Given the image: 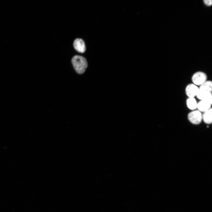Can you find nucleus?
I'll return each mask as SVG.
<instances>
[{"instance_id": "9b49d317", "label": "nucleus", "mask_w": 212, "mask_h": 212, "mask_svg": "<svg viewBox=\"0 0 212 212\" xmlns=\"http://www.w3.org/2000/svg\"><path fill=\"white\" fill-rule=\"evenodd\" d=\"M204 2L206 5L209 6H211L212 4L211 0H204Z\"/></svg>"}, {"instance_id": "20e7f679", "label": "nucleus", "mask_w": 212, "mask_h": 212, "mask_svg": "<svg viewBox=\"0 0 212 212\" xmlns=\"http://www.w3.org/2000/svg\"><path fill=\"white\" fill-rule=\"evenodd\" d=\"M212 104V96L207 99L201 100L197 103V108L198 110L203 113L211 108Z\"/></svg>"}, {"instance_id": "7ed1b4c3", "label": "nucleus", "mask_w": 212, "mask_h": 212, "mask_svg": "<svg viewBox=\"0 0 212 212\" xmlns=\"http://www.w3.org/2000/svg\"><path fill=\"white\" fill-rule=\"evenodd\" d=\"M207 76L204 73L199 72L195 73L192 78L193 84L197 85H201L206 81Z\"/></svg>"}, {"instance_id": "1a4fd4ad", "label": "nucleus", "mask_w": 212, "mask_h": 212, "mask_svg": "<svg viewBox=\"0 0 212 212\" xmlns=\"http://www.w3.org/2000/svg\"><path fill=\"white\" fill-rule=\"evenodd\" d=\"M199 90L206 91L212 93V82L210 81H206L200 86Z\"/></svg>"}, {"instance_id": "9d476101", "label": "nucleus", "mask_w": 212, "mask_h": 212, "mask_svg": "<svg viewBox=\"0 0 212 212\" xmlns=\"http://www.w3.org/2000/svg\"><path fill=\"white\" fill-rule=\"evenodd\" d=\"M211 93L208 91L199 90L196 97L201 100H204L212 95Z\"/></svg>"}, {"instance_id": "423d86ee", "label": "nucleus", "mask_w": 212, "mask_h": 212, "mask_svg": "<svg viewBox=\"0 0 212 212\" xmlns=\"http://www.w3.org/2000/svg\"><path fill=\"white\" fill-rule=\"evenodd\" d=\"M74 45L75 49L80 53H84L86 49L85 43L84 41L81 39H77L74 43Z\"/></svg>"}, {"instance_id": "6e6552de", "label": "nucleus", "mask_w": 212, "mask_h": 212, "mask_svg": "<svg viewBox=\"0 0 212 212\" xmlns=\"http://www.w3.org/2000/svg\"><path fill=\"white\" fill-rule=\"evenodd\" d=\"M197 103L195 98H188L186 101L187 107L192 110H195L197 108Z\"/></svg>"}, {"instance_id": "f03ea898", "label": "nucleus", "mask_w": 212, "mask_h": 212, "mask_svg": "<svg viewBox=\"0 0 212 212\" xmlns=\"http://www.w3.org/2000/svg\"><path fill=\"white\" fill-rule=\"evenodd\" d=\"M188 120L195 125L200 124L202 120V114L199 110H194L188 114Z\"/></svg>"}, {"instance_id": "0eeeda50", "label": "nucleus", "mask_w": 212, "mask_h": 212, "mask_svg": "<svg viewBox=\"0 0 212 212\" xmlns=\"http://www.w3.org/2000/svg\"><path fill=\"white\" fill-rule=\"evenodd\" d=\"M202 120L207 124H211L212 123V109L211 108L207 111L204 112L202 114Z\"/></svg>"}, {"instance_id": "39448f33", "label": "nucleus", "mask_w": 212, "mask_h": 212, "mask_svg": "<svg viewBox=\"0 0 212 212\" xmlns=\"http://www.w3.org/2000/svg\"><path fill=\"white\" fill-rule=\"evenodd\" d=\"M199 90L197 86L193 83L188 85L186 87L185 92L188 98H194L196 96Z\"/></svg>"}, {"instance_id": "f257e3e1", "label": "nucleus", "mask_w": 212, "mask_h": 212, "mask_svg": "<svg viewBox=\"0 0 212 212\" xmlns=\"http://www.w3.org/2000/svg\"><path fill=\"white\" fill-rule=\"evenodd\" d=\"M72 63L76 71L79 74L84 73L88 67L86 59L81 56H74L72 59Z\"/></svg>"}]
</instances>
